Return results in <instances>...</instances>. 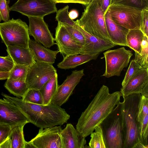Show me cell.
<instances>
[{"label":"cell","instance_id":"obj_31","mask_svg":"<svg viewBox=\"0 0 148 148\" xmlns=\"http://www.w3.org/2000/svg\"><path fill=\"white\" fill-rule=\"evenodd\" d=\"M22 99L25 101L33 103L43 104V98L39 90L29 88Z\"/></svg>","mask_w":148,"mask_h":148},{"label":"cell","instance_id":"obj_1","mask_svg":"<svg viewBox=\"0 0 148 148\" xmlns=\"http://www.w3.org/2000/svg\"><path fill=\"white\" fill-rule=\"evenodd\" d=\"M121 94L119 91L110 93L108 87L103 85L82 112L76 129L86 138L93 132L120 102Z\"/></svg>","mask_w":148,"mask_h":148},{"label":"cell","instance_id":"obj_12","mask_svg":"<svg viewBox=\"0 0 148 148\" xmlns=\"http://www.w3.org/2000/svg\"><path fill=\"white\" fill-rule=\"evenodd\" d=\"M28 18L29 34L34 37L35 41L47 48L56 44L54 38L43 18L32 16Z\"/></svg>","mask_w":148,"mask_h":148},{"label":"cell","instance_id":"obj_24","mask_svg":"<svg viewBox=\"0 0 148 148\" xmlns=\"http://www.w3.org/2000/svg\"><path fill=\"white\" fill-rule=\"evenodd\" d=\"M58 86V74L56 73L39 90L43 98V105H47L51 103Z\"/></svg>","mask_w":148,"mask_h":148},{"label":"cell","instance_id":"obj_20","mask_svg":"<svg viewBox=\"0 0 148 148\" xmlns=\"http://www.w3.org/2000/svg\"><path fill=\"white\" fill-rule=\"evenodd\" d=\"M60 134L64 148H84L85 138L82 136L71 123H67L62 129Z\"/></svg>","mask_w":148,"mask_h":148},{"label":"cell","instance_id":"obj_5","mask_svg":"<svg viewBox=\"0 0 148 148\" xmlns=\"http://www.w3.org/2000/svg\"><path fill=\"white\" fill-rule=\"evenodd\" d=\"M99 125L106 148H123L122 102H120Z\"/></svg>","mask_w":148,"mask_h":148},{"label":"cell","instance_id":"obj_46","mask_svg":"<svg viewBox=\"0 0 148 148\" xmlns=\"http://www.w3.org/2000/svg\"><path fill=\"white\" fill-rule=\"evenodd\" d=\"M1 1V0H0V2Z\"/></svg>","mask_w":148,"mask_h":148},{"label":"cell","instance_id":"obj_3","mask_svg":"<svg viewBox=\"0 0 148 148\" xmlns=\"http://www.w3.org/2000/svg\"><path fill=\"white\" fill-rule=\"evenodd\" d=\"M141 96L133 94L122 102L123 148H136L141 143L137 115Z\"/></svg>","mask_w":148,"mask_h":148},{"label":"cell","instance_id":"obj_32","mask_svg":"<svg viewBox=\"0 0 148 148\" xmlns=\"http://www.w3.org/2000/svg\"><path fill=\"white\" fill-rule=\"evenodd\" d=\"M69 6L67 5L57 11L56 18L58 22L73 26L76 25V21L71 19L69 15Z\"/></svg>","mask_w":148,"mask_h":148},{"label":"cell","instance_id":"obj_23","mask_svg":"<svg viewBox=\"0 0 148 148\" xmlns=\"http://www.w3.org/2000/svg\"><path fill=\"white\" fill-rule=\"evenodd\" d=\"M100 53L79 54L66 56L63 57V60L58 64L57 66L62 69H73L92 60L96 59Z\"/></svg>","mask_w":148,"mask_h":148},{"label":"cell","instance_id":"obj_26","mask_svg":"<svg viewBox=\"0 0 148 148\" xmlns=\"http://www.w3.org/2000/svg\"><path fill=\"white\" fill-rule=\"evenodd\" d=\"M25 124L16 125L12 128L8 137L11 145V148H24L25 140L23 129Z\"/></svg>","mask_w":148,"mask_h":148},{"label":"cell","instance_id":"obj_27","mask_svg":"<svg viewBox=\"0 0 148 148\" xmlns=\"http://www.w3.org/2000/svg\"><path fill=\"white\" fill-rule=\"evenodd\" d=\"M5 88L11 94L18 97H23L29 88L25 81L7 79Z\"/></svg>","mask_w":148,"mask_h":148},{"label":"cell","instance_id":"obj_35","mask_svg":"<svg viewBox=\"0 0 148 148\" xmlns=\"http://www.w3.org/2000/svg\"><path fill=\"white\" fill-rule=\"evenodd\" d=\"M111 3L126 5L141 10L145 7H148V4L144 0H112Z\"/></svg>","mask_w":148,"mask_h":148},{"label":"cell","instance_id":"obj_25","mask_svg":"<svg viewBox=\"0 0 148 148\" xmlns=\"http://www.w3.org/2000/svg\"><path fill=\"white\" fill-rule=\"evenodd\" d=\"M145 35L140 29L129 30L126 36L127 47L135 52L140 53L141 51V43Z\"/></svg>","mask_w":148,"mask_h":148},{"label":"cell","instance_id":"obj_45","mask_svg":"<svg viewBox=\"0 0 148 148\" xmlns=\"http://www.w3.org/2000/svg\"><path fill=\"white\" fill-rule=\"evenodd\" d=\"M144 1L147 3L148 4V0H144Z\"/></svg>","mask_w":148,"mask_h":148},{"label":"cell","instance_id":"obj_9","mask_svg":"<svg viewBox=\"0 0 148 148\" xmlns=\"http://www.w3.org/2000/svg\"><path fill=\"white\" fill-rule=\"evenodd\" d=\"M105 60V71L102 76L109 78L119 76L122 70L126 67L133 54L124 47L109 50L103 53Z\"/></svg>","mask_w":148,"mask_h":148},{"label":"cell","instance_id":"obj_44","mask_svg":"<svg viewBox=\"0 0 148 148\" xmlns=\"http://www.w3.org/2000/svg\"><path fill=\"white\" fill-rule=\"evenodd\" d=\"M9 72H0V80L7 79L9 76Z\"/></svg>","mask_w":148,"mask_h":148},{"label":"cell","instance_id":"obj_14","mask_svg":"<svg viewBox=\"0 0 148 148\" xmlns=\"http://www.w3.org/2000/svg\"><path fill=\"white\" fill-rule=\"evenodd\" d=\"M55 41L58 50L63 57L80 53L82 47L72 38L67 29L62 23L58 22L56 29Z\"/></svg>","mask_w":148,"mask_h":148},{"label":"cell","instance_id":"obj_28","mask_svg":"<svg viewBox=\"0 0 148 148\" xmlns=\"http://www.w3.org/2000/svg\"><path fill=\"white\" fill-rule=\"evenodd\" d=\"M140 53L135 52V61L141 67L148 69V37L145 35L141 43Z\"/></svg>","mask_w":148,"mask_h":148},{"label":"cell","instance_id":"obj_17","mask_svg":"<svg viewBox=\"0 0 148 148\" xmlns=\"http://www.w3.org/2000/svg\"><path fill=\"white\" fill-rule=\"evenodd\" d=\"M76 22L77 28L81 32L85 39L84 44L80 54H92L101 53L116 46L110 41L89 34Z\"/></svg>","mask_w":148,"mask_h":148},{"label":"cell","instance_id":"obj_8","mask_svg":"<svg viewBox=\"0 0 148 148\" xmlns=\"http://www.w3.org/2000/svg\"><path fill=\"white\" fill-rule=\"evenodd\" d=\"M10 10L28 17L41 18L58 10L54 0H18L10 7Z\"/></svg>","mask_w":148,"mask_h":148},{"label":"cell","instance_id":"obj_13","mask_svg":"<svg viewBox=\"0 0 148 148\" xmlns=\"http://www.w3.org/2000/svg\"><path fill=\"white\" fill-rule=\"evenodd\" d=\"M84 72L83 69L72 71L63 82L61 85H58L51 103L60 106L65 103L84 75Z\"/></svg>","mask_w":148,"mask_h":148},{"label":"cell","instance_id":"obj_11","mask_svg":"<svg viewBox=\"0 0 148 148\" xmlns=\"http://www.w3.org/2000/svg\"><path fill=\"white\" fill-rule=\"evenodd\" d=\"M61 125L40 128L37 135L29 142L34 148H64Z\"/></svg>","mask_w":148,"mask_h":148},{"label":"cell","instance_id":"obj_39","mask_svg":"<svg viewBox=\"0 0 148 148\" xmlns=\"http://www.w3.org/2000/svg\"><path fill=\"white\" fill-rule=\"evenodd\" d=\"M11 129L10 126L0 124V145L8 138Z\"/></svg>","mask_w":148,"mask_h":148},{"label":"cell","instance_id":"obj_29","mask_svg":"<svg viewBox=\"0 0 148 148\" xmlns=\"http://www.w3.org/2000/svg\"><path fill=\"white\" fill-rule=\"evenodd\" d=\"M95 130V132L90 134L91 139L88 147L106 148L102 130L100 125L97 126Z\"/></svg>","mask_w":148,"mask_h":148},{"label":"cell","instance_id":"obj_30","mask_svg":"<svg viewBox=\"0 0 148 148\" xmlns=\"http://www.w3.org/2000/svg\"><path fill=\"white\" fill-rule=\"evenodd\" d=\"M29 66L23 65L14 64L9 72L8 80L25 81Z\"/></svg>","mask_w":148,"mask_h":148},{"label":"cell","instance_id":"obj_22","mask_svg":"<svg viewBox=\"0 0 148 148\" xmlns=\"http://www.w3.org/2000/svg\"><path fill=\"white\" fill-rule=\"evenodd\" d=\"M29 46L36 61L53 64L55 63L59 51H53L42 46L33 40L30 39Z\"/></svg>","mask_w":148,"mask_h":148},{"label":"cell","instance_id":"obj_10","mask_svg":"<svg viewBox=\"0 0 148 148\" xmlns=\"http://www.w3.org/2000/svg\"><path fill=\"white\" fill-rule=\"evenodd\" d=\"M56 73L52 64L36 61L29 66L25 81L28 88L39 90Z\"/></svg>","mask_w":148,"mask_h":148},{"label":"cell","instance_id":"obj_21","mask_svg":"<svg viewBox=\"0 0 148 148\" xmlns=\"http://www.w3.org/2000/svg\"><path fill=\"white\" fill-rule=\"evenodd\" d=\"M6 47L8 55L12 59L14 65H23L29 66L36 61L29 47L10 46Z\"/></svg>","mask_w":148,"mask_h":148},{"label":"cell","instance_id":"obj_7","mask_svg":"<svg viewBox=\"0 0 148 148\" xmlns=\"http://www.w3.org/2000/svg\"><path fill=\"white\" fill-rule=\"evenodd\" d=\"M113 21L128 29H141V10L120 4L111 3L108 7Z\"/></svg>","mask_w":148,"mask_h":148},{"label":"cell","instance_id":"obj_34","mask_svg":"<svg viewBox=\"0 0 148 148\" xmlns=\"http://www.w3.org/2000/svg\"><path fill=\"white\" fill-rule=\"evenodd\" d=\"M143 68L141 67L134 60H132L122 83V87H124L127 84L130 80L137 72Z\"/></svg>","mask_w":148,"mask_h":148},{"label":"cell","instance_id":"obj_33","mask_svg":"<svg viewBox=\"0 0 148 148\" xmlns=\"http://www.w3.org/2000/svg\"><path fill=\"white\" fill-rule=\"evenodd\" d=\"M63 24L67 29L72 39L78 44L83 47L85 42L84 37L77 28L76 23L75 26Z\"/></svg>","mask_w":148,"mask_h":148},{"label":"cell","instance_id":"obj_2","mask_svg":"<svg viewBox=\"0 0 148 148\" xmlns=\"http://www.w3.org/2000/svg\"><path fill=\"white\" fill-rule=\"evenodd\" d=\"M2 95L19 109L29 123L38 127L45 128L61 125L66 123L70 118V115L64 109L52 103L36 104L5 94Z\"/></svg>","mask_w":148,"mask_h":148},{"label":"cell","instance_id":"obj_36","mask_svg":"<svg viewBox=\"0 0 148 148\" xmlns=\"http://www.w3.org/2000/svg\"><path fill=\"white\" fill-rule=\"evenodd\" d=\"M10 0H1L0 2V22H6L10 19Z\"/></svg>","mask_w":148,"mask_h":148},{"label":"cell","instance_id":"obj_40","mask_svg":"<svg viewBox=\"0 0 148 148\" xmlns=\"http://www.w3.org/2000/svg\"><path fill=\"white\" fill-rule=\"evenodd\" d=\"M92 0H54L56 3H78L85 6L88 5Z\"/></svg>","mask_w":148,"mask_h":148},{"label":"cell","instance_id":"obj_18","mask_svg":"<svg viewBox=\"0 0 148 148\" xmlns=\"http://www.w3.org/2000/svg\"><path fill=\"white\" fill-rule=\"evenodd\" d=\"M107 31L111 41L116 45L127 47L126 36L129 30L117 24L112 20L108 8L104 14Z\"/></svg>","mask_w":148,"mask_h":148},{"label":"cell","instance_id":"obj_43","mask_svg":"<svg viewBox=\"0 0 148 148\" xmlns=\"http://www.w3.org/2000/svg\"><path fill=\"white\" fill-rule=\"evenodd\" d=\"M79 14L78 11L75 10H73L69 12V17L72 20L77 18Z\"/></svg>","mask_w":148,"mask_h":148},{"label":"cell","instance_id":"obj_16","mask_svg":"<svg viewBox=\"0 0 148 148\" xmlns=\"http://www.w3.org/2000/svg\"><path fill=\"white\" fill-rule=\"evenodd\" d=\"M123 99L133 94H140L148 98V69L137 72L120 91Z\"/></svg>","mask_w":148,"mask_h":148},{"label":"cell","instance_id":"obj_15","mask_svg":"<svg viewBox=\"0 0 148 148\" xmlns=\"http://www.w3.org/2000/svg\"><path fill=\"white\" fill-rule=\"evenodd\" d=\"M29 123L19 109L10 102L0 99V124L12 128L16 125Z\"/></svg>","mask_w":148,"mask_h":148},{"label":"cell","instance_id":"obj_41","mask_svg":"<svg viewBox=\"0 0 148 148\" xmlns=\"http://www.w3.org/2000/svg\"><path fill=\"white\" fill-rule=\"evenodd\" d=\"M105 14L111 4L112 0H97Z\"/></svg>","mask_w":148,"mask_h":148},{"label":"cell","instance_id":"obj_42","mask_svg":"<svg viewBox=\"0 0 148 148\" xmlns=\"http://www.w3.org/2000/svg\"><path fill=\"white\" fill-rule=\"evenodd\" d=\"M0 148H11V142L8 137L0 145Z\"/></svg>","mask_w":148,"mask_h":148},{"label":"cell","instance_id":"obj_4","mask_svg":"<svg viewBox=\"0 0 148 148\" xmlns=\"http://www.w3.org/2000/svg\"><path fill=\"white\" fill-rule=\"evenodd\" d=\"M86 6L80 19L76 21L77 23L91 35L111 42L106 26L105 13L98 1L92 0Z\"/></svg>","mask_w":148,"mask_h":148},{"label":"cell","instance_id":"obj_6","mask_svg":"<svg viewBox=\"0 0 148 148\" xmlns=\"http://www.w3.org/2000/svg\"><path fill=\"white\" fill-rule=\"evenodd\" d=\"M29 35L27 25L20 19L0 23V36L6 46L29 48Z\"/></svg>","mask_w":148,"mask_h":148},{"label":"cell","instance_id":"obj_37","mask_svg":"<svg viewBox=\"0 0 148 148\" xmlns=\"http://www.w3.org/2000/svg\"><path fill=\"white\" fill-rule=\"evenodd\" d=\"M14 66L13 62L8 55L0 56V72H9Z\"/></svg>","mask_w":148,"mask_h":148},{"label":"cell","instance_id":"obj_19","mask_svg":"<svg viewBox=\"0 0 148 148\" xmlns=\"http://www.w3.org/2000/svg\"><path fill=\"white\" fill-rule=\"evenodd\" d=\"M141 144L148 148V98L142 95L137 115Z\"/></svg>","mask_w":148,"mask_h":148},{"label":"cell","instance_id":"obj_38","mask_svg":"<svg viewBox=\"0 0 148 148\" xmlns=\"http://www.w3.org/2000/svg\"><path fill=\"white\" fill-rule=\"evenodd\" d=\"M141 12L140 29L145 35L148 37V7L142 9Z\"/></svg>","mask_w":148,"mask_h":148}]
</instances>
